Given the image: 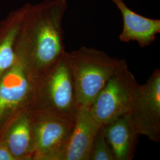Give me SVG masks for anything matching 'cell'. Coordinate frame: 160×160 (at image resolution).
<instances>
[{
  "label": "cell",
  "mask_w": 160,
  "mask_h": 160,
  "mask_svg": "<svg viewBox=\"0 0 160 160\" xmlns=\"http://www.w3.org/2000/svg\"><path fill=\"white\" fill-rule=\"evenodd\" d=\"M68 6L67 0L24 4L16 53L34 86L65 51L62 22Z\"/></svg>",
  "instance_id": "1"
},
{
  "label": "cell",
  "mask_w": 160,
  "mask_h": 160,
  "mask_svg": "<svg viewBox=\"0 0 160 160\" xmlns=\"http://www.w3.org/2000/svg\"><path fill=\"white\" fill-rule=\"evenodd\" d=\"M65 51L34 86L29 111L33 117L46 116L75 122L79 106Z\"/></svg>",
  "instance_id": "2"
},
{
  "label": "cell",
  "mask_w": 160,
  "mask_h": 160,
  "mask_svg": "<svg viewBox=\"0 0 160 160\" xmlns=\"http://www.w3.org/2000/svg\"><path fill=\"white\" fill-rule=\"evenodd\" d=\"M65 55L72 75L79 107L91 106L109 78L125 61L87 46L65 51Z\"/></svg>",
  "instance_id": "3"
},
{
  "label": "cell",
  "mask_w": 160,
  "mask_h": 160,
  "mask_svg": "<svg viewBox=\"0 0 160 160\" xmlns=\"http://www.w3.org/2000/svg\"><path fill=\"white\" fill-rule=\"evenodd\" d=\"M139 85L124 61L90 106L94 119L102 126L129 113Z\"/></svg>",
  "instance_id": "4"
},
{
  "label": "cell",
  "mask_w": 160,
  "mask_h": 160,
  "mask_svg": "<svg viewBox=\"0 0 160 160\" xmlns=\"http://www.w3.org/2000/svg\"><path fill=\"white\" fill-rule=\"evenodd\" d=\"M34 84L17 60L0 80V140L18 115L30 111Z\"/></svg>",
  "instance_id": "5"
},
{
  "label": "cell",
  "mask_w": 160,
  "mask_h": 160,
  "mask_svg": "<svg viewBox=\"0 0 160 160\" xmlns=\"http://www.w3.org/2000/svg\"><path fill=\"white\" fill-rule=\"evenodd\" d=\"M138 135L160 140V70L156 69L143 85H139L129 112Z\"/></svg>",
  "instance_id": "6"
},
{
  "label": "cell",
  "mask_w": 160,
  "mask_h": 160,
  "mask_svg": "<svg viewBox=\"0 0 160 160\" xmlns=\"http://www.w3.org/2000/svg\"><path fill=\"white\" fill-rule=\"evenodd\" d=\"M33 118L35 149L33 160H57L68 140L75 122L46 116Z\"/></svg>",
  "instance_id": "7"
},
{
  "label": "cell",
  "mask_w": 160,
  "mask_h": 160,
  "mask_svg": "<svg viewBox=\"0 0 160 160\" xmlns=\"http://www.w3.org/2000/svg\"><path fill=\"white\" fill-rule=\"evenodd\" d=\"M100 128L92 117L90 107L80 106L73 129L57 160H89L92 144Z\"/></svg>",
  "instance_id": "8"
},
{
  "label": "cell",
  "mask_w": 160,
  "mask_h": 160,
  "mask_svg": "<svg viewBox=\"0 0 160 160\" xmlns=\"http://www.w3.org/2000/svg\"><path fill=\"white\" fill-rule=\"evenodd\" d=\"M121 13L123 29L119 39L122 42H136L141 48L151 44L160 33V20L140 15L129 8L123 0H111Z\"/></svg>",
  "instance_id": "9"
},
{
  "label": "cell",
  "mask_w": 160,
  "mask_h": 160,
  "mask_svg": "<svg viewBox=\"0 0 160 160\" xmlns=\"http://www.w3.org/2000/svg\"><path fill=\"white\" fill-rule=\"evenodd\" d=\"M15 160H33L35 149L34 118L28 111L18 115L2 139Z\"/></svg>",
  "instance_id": "10"
},
{
  "label": "cell",
  "mask_w": 160,
  "mask_h": 160,
  "mask_svg": "<svg viewBox=\"0 0 160 160\" xmlns=\"http://www.w3.org/2000/svg\"><path fill=\"white\" fill-rule=\"evenodd\" d=\"M116 160H130L134 155L138 135L132 122L130 113H126L101 126Z\"/></svg>",
  "instance_id": "11"
},
{
  "label": "cell",
  "mask_w": 160,
  "mask_h": 160,
  "mask_svg": "<svg viewBox=\"0 0 160 160\" xmlns=\"http://www.w3.org/2000/svg\"><path fill=\"white\" fill-rule=\"evenodd\" d=\"M24 8L23 5L0 21V80L17 61L16 44Z\"/></svg>",
  "instance_id": "12"
},
{
  "label": "cell",
  "mask_w": 160,
  "mask_h": 160,
  "mask_svg": "<svg viewBox=\"0 0 160 160\" xmlns=\"http://www.w3.org/2000/svg\"><path fill=\"white\" fill-rule=\"evenodd\" d=\"M89 160H116L102 128H100L92 144Z\"/></svg>",
  "instance_id": "13"
},
{
  "label": "cell",
  "mask_w": 160,
  "mask_h": 160,
  "mask_svg": "<svg viewBox=\"0 0 160 160\" xmlns=\"http://www.w3.org/2000/svg\"><path fill=\"white\" fill-rule=\"evenodd\" d=\"M0 160H15L2 139L0 140Z\"/></svg>",
  "instance_id": "14"
}]
</instances>
